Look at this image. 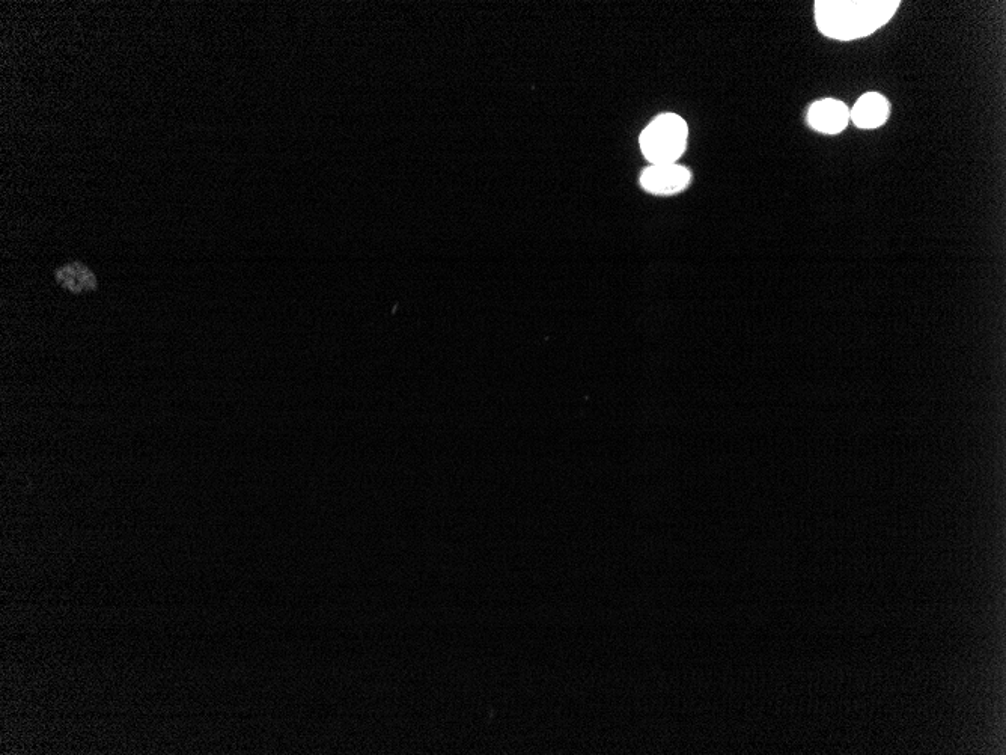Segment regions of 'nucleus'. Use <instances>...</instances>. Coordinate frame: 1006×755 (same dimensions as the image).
Instances as JSON below:
<instances>
[{
  "mask_svg": "<svg viewBox=\"0 0 1006 755\" xmlns=\"http://www.w3.org/2000/svg\"><path fill=\"white\" fill-rule=\"evenodd\" d=\"M900 5V0H818L815 23L832 40H859L885 26Z\"/></svg>",
  "mask_w": 1006,
  "mask_h": 755,
  "instance_id": "1",
  "label": "nucleus"
},
{
  "mask_svg": "<svg viewBox=\"0 0 1006 755\" xmlns=\"http://www.w3.org/2000/svg\"><path fill=\"white\" fill-rule=\"evenodd\" d=\"M687 135L689 130L683 118L675 114L659 115L642 132V153L653 165L675 163L686 150Z\"/></svg>",
  "mask_w": 1006,
  "mask_h": 755,
  "instance_id": "2",
  "label": "nucleus"
},
{
  "mask_svg": "<svg viewBox=\"0 0 1006 755\" xmlns=\"http://www.w3.org/2000/svg\"><path fill=\"white\" fill-rule=\"evenodd\" d=\"M690 180L692 174L689 169L675 163L650 166L641 175L642 187L654 195H675L686 189Z\"/></svg>",
  "mask_w": 1006,
  "mask_h": 755,
  "instance_id": "3",
  "label": "nucleus"
},
{
  "mask_svg": "<svg viewBox=\"0 0 1006 755\" xmlns=\"http://www.w3.org/2000/svg\"><path fill=\"white\" fill-rule=\"evenodd\" d=\"M850 111L842 101L833 98L815 101L808 111V124L815 132L838 135L847 129Z\"/></svg>",
  "mask_w": 1006,
  "mask_h": 755,
  "instance_id": "4",
  "label": "nucleus"
},
{
  "mask_svg": "<svg viewBox=\"0 0 1006 755\" xmlns=\"http://www.w3.org/2000/svg\"><path fill=\"white\" fill-rule=\"evenodd\" d=\"M891 114V104L877 92L862 95L850 111V120L859 129L872 130L882 127Z\"/></svg>",
  "mask_w": 1006,
  "mask_h": 755,
  "instance_id": "5",
  "label": "nucleus"
},
{
  "mask_svg": "<svg viewBox=\"0 0 1006 755\" xmlns=\"http://www.w3.org/2000/svg\"><path fill=\"white\" fill-rule=\"evenodd\" d=\"M55 276L61 287L67 288L73 293H82V291H91L97 288V278L92 270L77 261L65 264L61 269L56 270Z\"/></svg>",
  "mask_w": 1006,
  "mask_h": 755,
  "instance_id": "6",
  "label": "nucleus"
}]
</instances>
